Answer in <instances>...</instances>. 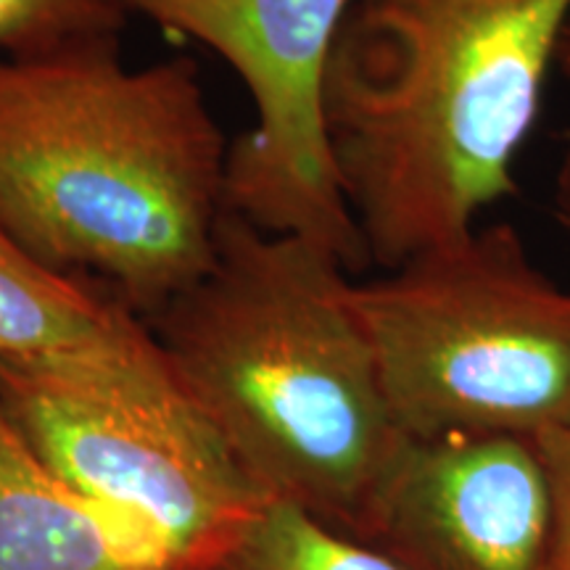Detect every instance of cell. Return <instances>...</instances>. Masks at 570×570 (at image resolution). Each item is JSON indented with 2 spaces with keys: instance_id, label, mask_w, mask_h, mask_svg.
<instances>
[{
  "instance_id": "obj_1",
  "label": "cell",
  "mask_w": 570,
  "mask_h": 570,
  "mask_svg": "<svg viewBox=\"0 0 570 570\" xmlns=\"http://www.w3.org/2000/svg\"><path fill=\"white\" fill-rule=\"evenodd\" d=\"M230 140L198 63L122 59V35L0 53V227L148 323L217 252Z\"/></svg>"
},
{
  "instance_id": "obj_6",
  "label": "cell",
  "mask_w": 570,
  "mask_h": 570,
  "mask_svg": "<svg viewBox=\"0 0 570 570\" xmlns=\"http://www.w3.org/2000/svg\"><path fill=\"white\" fill-rule=\"evenodd\" d=\"M127 17L198 42L252 98L254 125L230 140L227 209L269 233L302 235L348 273L370 265L325 142L323 77L354 0H117Z\"/></svg>"
},
{
  "instance_id": "obj_11",
  "label": "cell",
  "mask_w": 570,
  "mask_h": 570,
  "mask_svg": "<svg viewBox=\"0 0 570 570\" xmlns=\"http://www.w3.org/2000/svg\"><path fill=\"white\" fill-rule=\"evenodd\" d=\"M127 11L117 0H0V53L48 51L75 40L122 35Z\"/></svg>"
},
{
  "instance_id": "obj_10",
  "label": "cell",
  "mask_w": 570,
  "mask_h": 570,
  "mask_svg": "<svg viewBox=\"0 0 570 570\" xmlns=\"http://www.w3.org/2000/svg\"><path fill=\"white\" fill-rule=\"evenodd\" d=\"M214 570H404L386 552L320 523L291 504L267 502Z\"/></svg>"
},
{
  "instance_id": "obj_12",
  "label": "cell",
  "mask_w": 570,
  "mask_h": 570,
  "mask_svg": "<svg viewBox=\"0 0 570 570\" xmlns=\"http://www.w3.org/2000/svg\"><path fill=\"white\" fill-rule=\"evenodd\" d=\"M552 499V570H570V425L533 441Z\"/></svg>"
},
{
  "instance_id": "obj_3",
  "label": "cell",
  "mask_w": 570,
  "mask_h": 570,
  "mask_svg": "<svg viewBox=\"0 0 570 570\" xmlns=\"http://www.w3.org/2000/svg\"><path fill=\"white\" fill-rule=\"evenodd\" d=\"M348 288L336 254L227 209L212 267L146 325L262 497L356 539L404 436Z\"/></svg>"
},
{
  "instance_id": "obj_9",
  "label": "cell",
  "mask_w": 570,
  "mask_h": 570,
  "mask_svg": "<svg viewBox=\"0 0 570 570\" xmlns=\"http://www.w3.org/2000/svg\"><path fill=\"white\" fill-rule=\"evenodd\" d=\"M0 570H161L40 458L3 402Z\"/></svg>"
},
{
  "instance_id": "obj_5",
  "label": "cell",
  "mask_w": 570,
  "mask_h": 570,
  "mask_svg": "<svg viewBox=\"0 0 570 570\" xmlns=\"http://www.w3.org/2000/svg\"><path fill=\"white\" fill-rule=\"evenodd\" d=\"M0 402L40 458L161 570H214L267 504L159 344L122 360L0 365Z\"/></svg>"
},
{
  "instance_id": "obj_8",
  "label": "cell",
  "mask_w": 570,
  "mask_h": 570,
  "mask_svg": "<svg viewBox=\"0 0 570 570\" xmlns=\"http://www.w3.org/2000/svg\"><path fill=\"white\" fill-rule=\"evenodd\" d=\"M154 344L109 291L42 265L0 227V365L122 360Z\"/></svg>"
},
{
  "instance_id": "obj_13",
  "label": "cell",
  "mask_w": 570,
  "mask_h": 570,
  "mask_svg": "<svg viewBox=\"0 0 570 570\" xmlns=\"http://www.w3.org/2000/svg\"><path fill=\"white\" fill-rule=\"evenodd\" d=\"M558 69L562 80L570 88V24L566 30V38H562L560 56H558ZM552 209L554 217L562 230L570 235V127L562 135V151L558 161V173H554V190H552Z\"/></svg>"
},
{
  "instance_id": "obj_4",
  "label": "cell",
  "mask_w": 570,
  "mask_h": 570,
  "mask_svg": "<svg viewBox=\"0 0 570 570\" xmlns=\"http://www.w3.org/2000/svg\"><path fill=\"white\" fill-rule=\"evenodd\" d=\"M348 302L404 439L537 441L570 425V288L512 225L352 281Z\"/></svg>"
},
{
  "instance_id": "obj_7",
  "label": "cell",
  "mask_w": 570,
  "mask_h": 570,
  "mask_svg": "<svg viewBox=\"0 0 570 570\" xmlns=\"http://www.w3.org/2000/svg\"><path fill=\"white\" fill-rule=\"evenodd\" d=\"M356 539L404 570H552V499L537 444L404 439Z\"/></svg>"
},
{
  "instance_id": "obj_2",
  "label": "cell",
  "mask_w": 570,
  "mask_h": 570,
  "mask_svg": "<svg viewBox=\"0 0 570 570\" xmlns=\"http://www.w3.org/2000/svg\"><path fill=\"white\" fill-rule=\"evenodd\" d=\"M568 24L570 0H354L323 122L370 262L454 244L515 190Z\"/></svg>"
}]
</instances>
